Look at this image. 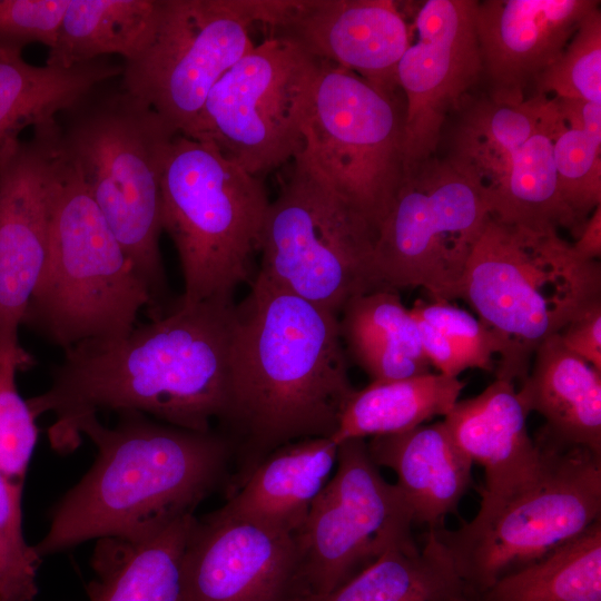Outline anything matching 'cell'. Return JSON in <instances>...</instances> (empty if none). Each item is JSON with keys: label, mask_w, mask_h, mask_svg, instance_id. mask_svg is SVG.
<instances>
[{"label": "cell", "mask_w": 601, "mask_h": 601, "mask_svg": "<svg viewBox=\"0 0 601 601\" xmlns=\"http://www.w3.org/2000/svg\"><path fill=\"white\" fill-rule=\"evenodd\" d=\"M19 367L0 361V471L19 492L37 443L38 428L27 400L16 385Z\"/></svg>", "instance_id": "obj_35"}, {"label": "cell", "mask_w": 601, "mask_h": 601, "mask_svg": "<svg viewBox=\"0 0 601 601\" xmlns=\"http://www.w3.org/2000/svg\"><path fill=\"white\" fill-rule=\"evenodd\" d=\"M304 601H474L434 529L422 548H396L339 589Z\"/></svg>", "instance_id": "obj_28"}, {"label": "cell", "mask_w": 601, "mask_h": 601, "mask_svg": "<svg viewBox=\"0 0 601 601\" xmlns=\"http://www.w3.org/2000/svg\"><path fill=\"white\" fill-rule=\"evenodd\" d=\"M476 2L426 0L414 14L396 72L405 107L404 173L436 155L447 117L482 78Z\"/></svg>", "instance_id": "obj_17"}, {"label": "cell", "mask_w": 601, "mask_h": 601, "mask_svg": "<svg viewBox=\"0 0 601 601\" xmlns=\"http://www.w3.org/2000/svg\"><path fill=\"white\" fill-rule=\"evenodd\" d=\"M22 492L0 471V601H32L42 558L22 529Z\"/></svg>", "instance_id": "obj_34"}, {"label": "cell", "mask_w": 601, "mask_h": 601, "mask_svg": "<svg viewBox=\"0 0 601 601\" xmlns=\"http://www.w3.org/2000/svg\"><path fill=\"white\" fill-rule=\"evenodd\" d=\"M400 92L319 61L305 126L304 151L376 233L404 177Z\"/></svg>", "instance_id": "obj_13"}, {"label": "cell", "mask_w": 601, "mask_h": 601, "mask_svg": "<svg viewBox=\"0 0 601 601\" xmlns=\"http://www.w3.org/2000/svg\"><path fill=\"white\" fill-rule=\"evenodd\" d=\"M121 73L122 63L106 57L65 68L0 52V149L26 127L56 118L93 86Z\"/></svg>", "instance_id": "obj_27"}, {"label": "cell", "mask_w": 601, "mask_h": 601, "mask_svg": "<svg viewBox=\"0 0 601 601\" xmlns=\"http://www.w3.org/2000/svg\"><path fill=\"white\" fill-rule=\"evenodd\" d=\"M319 61L295 42L268 36L209 91L189 138L259 177L305 149Z\"/></svg>", "instance_id": "obj_12"}, {"label": "cell", "mask_w": 601, "mask_h": 601, "mask_svg": "<svg viewBox=\"0 0 601 601\" xmlns=\"http://www.w3.org/2000/svg\"><path fill=\"white\" fill-rule=\"evenodd\" d=\"M195 518L137 538L96 540L89 601H184V556Z\"/></svg>", "instance_id": "obj_25"}, {"label": "cell", "mask_w": 601, "mask_h": 601, "mask_svg": "<svg viewBox=\"0 0 601 601\" xmlns=\"http://www.w3.org/2000/svg\"><path fill=\"white\" fill-rule=\"evenodd\" d=\"M60 159L56 118L0 149V361L19 370L31 363L18 328L48 257Z\"/></svg>", "instance_id": "obj_16"}, {"label": "cell", "mask_w": 601, "mask_h": 601, "mask_svg": "<svg viewBox=\"0 0 601 601\" xmlns=\"http://www.w3.org/2000/svg\"><path fill=\"white\" fill-rule=\"evenodd\" d=\"M355 392L338 315L260 274L235 306L224 433L234 450L226 497L277 447L333 437Z\"/></svg>", "instance_id": "obj_2"}, {"label": "cell", "mask_w": 601, "mask_h": 601, "mask_svg": "<svg viewBox=\"0 0 601 601\" xmlns=\"http://www.w3.org/2000/svg\"><path fill=\"white\" fill-rule=\"evenodd\" d=\"M376 236L303 150L269 203L258 274L338 315L352 298L376 290Z\"/></svg>", "instance_id": "obj_9"}, {"label": "cell", "mask_w": 601, "mask_h": 601, "mask_svg": "<svg viewBox=\"0 0 601 601\" xmlns=\"http://www.w3.org/2000/svg\"><path fill=\"white\" fill-rule=\"evenodd\" d=\"M161 225L180 260V302L233 299L252 282L269 200L259 177L211 144L177 135L161 175Z\"/></svg>", "instance_id": "obj_7"}, {"label": "cell", "mask_w": 601, "mask_h": 601, "mask_svg": "<svg viewBox=\"0 0 601 601\" xmlns=\"http://www.w3.org/2000/svg\"><path fill=\"white\" fill-rule=\"evenodd\" d=\"M259 0H160L154 35L122 62L121 86L188 137L209 91L255 46Z\"/></svg>", "instance_id": "obj_14"}, {"label": "cell", "mask_w": 601, "mask_h": 601, "mask_svg": "<svg viewBox=\"0 0 601 601\" xmlns=\"http://www.w3.org/2000/svg\"><path fill=\"white\" fill-rule=\"evenodd\" d=\"M267 28L319 61L400 90L397 65L411 30L392 0H276Z\"/></svg>", "instance_id": "obj_19"}, {"label": "cell", "mask_w": 601, "mask_h": 601, "mask_svg": "<svg viewBox=\"0 0 601 601\" xmlns=\"http://www.w3.org/2000/svg\"><path fill=\"white\" fill-rule=\"evenodd\" d=\"M144 307L155 313L149 287L61 150L48 257L21 324L65 351L124 337Z\"/></svg>", "instance_id": "obj_6"}, {"label": "cell", "mask_w": 601, "mask_h": 601, "mask_svg": "<svg viewBox=\"0 0 601 601\" xmlns=\"http://www.w3.org/2000/svg\"><path fill=\"white\" fill-rule=\"evenodd\" d=\"M412 315L417 326L424 355L431 366H434L439 371L437 373L450 377H457L462 372L470 368L462 354L437 328L422 317L413 313Z\"/></svg>", "instance_id": "obj_39"}, {"label": "cell", "mask_w": 601, "mask_h": 601, "mask_svg": "<svg viewBox=\"0 0 601 601\" xmlns=\"http://www.w3.org/2000/svg\"><path fill=\"white\" fill-rule=\"evenodd\" d=\"M533 440L543 461L532 482L457 530L434 529L474 601L601 519V455L539 434Z\"/></svg>", "instance_id": "obj_8"}, {"label": "cell", "mask_w": 601, "mask_h": 601, "mask_svg": "<svg viewBox=\"0 0 601 601\" xmlns=\"http://www.w3.org/2000/svg\"><path fill=\"white\" fill-rule=\"evenodd\" d=\"M465 384L459 377L425 373L392 382H371L355 390L332 440L339 443L410 431L445 416Z\"/></svg>", "instance_id": "obj_30"}, {"label": "cell", "mask_w": 601, "mask_h": 601, "mask_svg": "<svg viewBox=\"0 0 601 601\" xmlns=\"http://www.w3.org/2000/svg\"><path fill=\"white\" fill-rule=\"evenodd\" d=\"M535 93L601 104V11L580 23L559 58L535 80Z\"/></svg>", "instance_id": "obj_33"}, {"label": "cell", "mask_w": 601, "mask_h": 601, "mask_svg": "<svg viewBox=\"0 0 601 601\" xmlns=\"http://www.w3.org/2000/svg\"><path fill=\"white\" fill-rule=\"evenodd\" d=\"M518 394L545 425L538 434L601 455V372L570 352L559 334L535 351Z\"/></svg>", "instance_id": "obj_24"}, {"label": "cell", "mask_w": 601, "mask_h": 601, "mask_svg": "<svg viewBox=\"0 0 601 601\" xmlns=\"http://www.w3.org/2000/svg\"><path fill=\"white\" fill-rule=\"evenodd\" d=\"M337 451L332 437L284 444L269 453L215 512L226 519L295 535L333 475Z\"/></svg>", "instance_id": "obj_22"}, {"label": "cell", "mask_w": 601, "mask_h": 601, "mask_svg": "<svg viewBox=\"0 0 601 601\" xmlns=\"http://www.w3.org/2000/svg\"><path fill=\"white\" fill-rule=\"evenodd\" d=\"M412 512L364 439L338 444L334 474L295 534L309 595L343 587L396 548L416 545Z\"/></svg>", "instance_id": "obj_15"}, {"label": "cell", "mask_w": 601, "mask_h": 601, "mask_svg": "<svg viewBox=\"0 0 601 601\" xmlns=\"http://www.w3.org/2000/svg\"><path fill=\"white\" fill-rule=\"evenodd\" d=\"M184 601H304L309 590L295 535L195 518L183 566Z\"/></svg>", "instance_id": "obj_18"}, {"label": "cell", "mask_w": 601, "mask_h": 601, "mask_svg": "<svg viewBox=\"0 0 601 601\" xmlns=\"http://www.w3.org/2000/svg\"><path fill=\"white\" fill-rule=\"evenodd\" d=\"M459 111L443 157L485 196L491 216L577 236L556 186L553 142L563 126L556 98L533 93L502 104L483 96Z\"/></svg>", "instance_id": "obj_10"}, {"label": "cell", "mask_w": 601, "mask_h": 601, "mask_svg": "<svg viewBox=\"0 0 601 601\" xmlns=\"http://www.w3.org/2000/svg\"><path fill=\"white\" fill-rule=\"evenodd\" d=\"M490 216L485 196L444 157L406 170L377 229L376 290L421 287L434 302L460 298L467 260Z\"/></svg>", "instance_id": "obj_11"}, {"label": "cell", "mask_w": 601, "mask_h": 601, "mask_svg": "<svg viewBox=\"0 0 601 601\" xmlns=\"http://www.w3.org/2000/svg\"><path fill=\"white\" fill-rule=\"evenodd\" d=\"M109 427L82 420L78 436L97 447L88 472L58 502L35 549L56 554L101 538H137L194 514L218 489L226 491L234 450L214 430L170 425L136 411L118 412Z\"/></svg>", "instance_id": "obj_3"}, {"label": "cell", "mask_w": 601, "mask_h": 601, "mask_svg": "<svg viewBox=\"0 0 601 601\" xmlns=\"http://www.w3.org/2000/svg\"><path fill=\"white\" fill-rule=\"evenodd\" d=\"M338 325L346 355L371 382L431 372L415 319L398 292L375 290L352 298L338 314Z\"/></svg>", "instance_id": "obj_26"}, {"label": "cell", "mask_w": 601, "mask_h": 601, "mask_svg": "<svg viewBox=\"0 0 601 601\" xmlns=\"http://www.w3.org/2000/svg\"><path fill=\"white\" fill-rule=\"evenodd\" d=\"M372 461L391 469L414 523L443 528L472 479L473 463L452 441L443 421L410 431L370 437Z\"/></svg>", "instance_id": "obj_23"}, {"label": "cell", "mask_w": 601, "mask_h": 601, "mask_svg": "<svg viewBox=\"0 0 601 601\" xmlns=\"http://www.w3.org/2000/svg\"><path fill=\"white\" fill-rule=\"evenodd\" d=\"M515 384L495 378L479 395L457 401L443 424L454 444L484 469L479 510H486L532 482L543 453L528 432V415Z\"/></svg>", "instance_id": "obj_21"}, {"label": "cell", "mask_w": 601, "mask_h": 601, "mask_svg": "<svg viewBox=\"0 0 601 601\" xmlns=\"http://www.w3.org/2000/svg\"><path fill=\"white\" fill-rule=\"evenodd\" d=\"M597 0L477 1L475 28L490 99L525 100L530 86L559 58Z\"/></svg>", "instance_id": "obj_20"}, {"label": "cell", "mask_w": 601, "mask_h": 601, "mask_svg": "<svg viewBox=\"0 0 601 601\" xmlns=\"http://www.w3.org/2000/svg\"><path fill=\"white\" fill-rule=\"evenodd\" d=\"M475 601H601V519L544 558L501 578Z\"/></svg>", "instance_id": "obj_31"}, {"label": "cell", "mask_w": 601, "mask_h": 601, "mask_svg": "<svg viewBox=\"0 0 601 601\" xmlns=\"http://www.w3.org/2000/svg\"><path fill=\"white\" fill-rule=\"evenodd\" d=\"M577 242L572 245L574 253L585 260H599L601 256V205L587 219Z\"/></svg>", "instance_id": "obj_40"}, {"label": "cell", "mask_w": 601, "mask_h": 601, "mask_svg": "<svg viewBox=\"0 0 601 601\" xmlns=\"http://www.w3.org/2000/svg\"><path fill=\"white\" fill-rule=\"evenodd\" d=\"M69 0H0V52L30 43L51 47Z\"/></svg>", "instance_id": "obj_37"}, {"label": "cell", "mask_w": 601, "mask_h": 601, "mask_svg": "<svg viewBox=\"0 0 601 601\" xmlns=\"http://www.w3.org/2000/svg\"><path fill=\"white\" fill-rule=\"evenodd\" d=\"M460 298L495 341L496 378L521 384L539 346L601 299V265L579 257L556 229L490 216L467 260Z\"/></svg>", "instance_id": "obj_5"}, {"label": "cell", "mask_w": 601, "mask_h": 601, "mask_svg": "<svg viewBox=\"0 0 601 601\" xmlns=\"http://www.w3.org/2000/svg\"><path fill=\"white\" fill-rule=\"evenodd\" d=\"M120 77L102 81L56 119L63 155L77 168L160 314L166 289L159 249L161 175L179 135Z\"/></svg>", "instance_id": "obj_4"}, {"label": "cell", "mask_w": 601, "mask_h": 601, "mask_svg": "<svg viewBox=\"0 0 601 601\" xmlns=\"http://www.w3.org/2000/svg\"><path fill=\"white\" fill-rule=\"evenodd\" d=\"M411 312L437 328L470 368L494 370L496 344L479 318L449 302L416 300Z\"/></svg>", "instance_id": "obj_36"}, {"label": "cell", "mask_w": 601, "mask_h": 601, "mask_svg": "<svg viewBox=\"0 0 601 601\" xmlns=\"http://www.w3.org/2000/svg\"><path fill=\"white\" fill-rule=\"evenodd\" d=\"M559 336L570 352L601 372V299L580 312Z\"/></svg>", "instance_id": "obj_38"}, {"label": "cell", "mask_w": 601, "mask_h": 601, "mask_svg": "<svg viewBox=\"0 0 601 601\" xmlns=\"http://www.w3.org/2000/svg\"><path fill=\"white\" fill-rule=\"evenodd\" d=\"M563 126L553 142L558 191L579 236L601 205V104L556 98Z\"/></svg>", "instance_id": "obj_32"}, {"label": "cell", "mask_w": 601, "mask_h": 601, "mask_svg": "<svg viewBox=\"0 0 601 601\" xmlns=\"http://www.w3.org/2000/svg\"><path fill=\"white\" fill-rule=\"evenodd\" d=\"M160 0H69L46 65L72 67L119 55L135 58L150 41Z\"/></svg>", "instance_id": "obj_29"}, {"label": "cell", "mask_w": 601, "mask_h": 601, "mask_svg": "<svg viewBox=\"0 0 601 601\" xmlns=\"http://www.w3.org/2000/svg\"><path fill=\"white\" fill-rule=\"evenodd\" d=\"M234 299L173 308L124 337L65 349L47 391L27 403L53 415L51 447L70 453L79 423L101 411H136L178 427L208 432L226 417L230 396Z\"/></svg>", "instance_id": "obj_1"}]
</instances>
